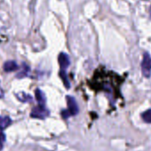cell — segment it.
<instances>
[{
	"instance_id": "cell-1",
	"label": "cell",
	"mask_w": 151,
	"mask_h": 151,
	"mask_svg": "<svg viewBox=\"0 0 151 151\" xmlns=\"http://www.w3.org/2000/svg\"><path fill=\"white\" fill-rule=\"evenodd\" d=\"M142 72L144 77L150 78L151 75V57L149 52L143 54V58L142 62Z\"/></svg>"
},
{
	"instance_id": "cell-2",
	"label": "cell",
	"mask_w": 151,
	"mask_h": 151,
	"mask_svg": "<svg viewBox=\"0 0 151 151\" xmlns=\"http://www.w3.org/2000/svg\"><path fill=\"white\" fill-rule=\"evenodd\" d=\"M31 117L39 119H44L50 115V111L46 109L45 105H38L35 106L31 111Z\"/></svg>"
},
{
	"instance_id": "cell-3",
	"label": "cell",
	"mask_w": 151,
	"mask_h": 151,
	"mask_svg": "<svg viewBox=\"0 0 151 151\" xmlns=\"http://www.w3.org/2000/svg\"><path fill=\"white\" fill-rule=\"evenodd\" d=\"M66 103H67V111H69L70 115L75 116L79 113V106L76 103V100L71 96H66Z\"/></svg>"
},
{
	"instance_id": "cell-4",
	"label": "cell",
	"mask_w": 151,
	"mask_h": 151,
	"mask_svg": "<svg viewBox=\"0 0 151 151\" xmlns=\"http://www.w3.org/2000/svg\"><path fill=\"white\" fill-rule=\"evenodd\" d=\"M58 64L61 67V69L65 70L70 65V58L67 54L62 52L58 55Z\"/></svg>"
},
{
	"instance_id": "cell-5",
	"label": "cell",
	"mask_w": 151,
	"mask_h": 151,
	"mask_svg": "<svg viewBox=\"0 0 151 151\" xmlns=\"http://www.w3.org/2000/svg\"><path fill=\"white\" fill-rule=\"evenodd\" d=\"M4 72H7V73H11V72H13V71H16L19 66L18 65L16 64L15 61H12V60H9V61H6L4 64Z\"/></svg>"
},
{
	"instance_id": "cell-6",
	"label": "cell",
	"mask_w": 151,
	"mask_h": 151,
	"mask_svg": "<svg viewBox=\"0 0 151 151\" xmlns=\"http://www.w3.org/2000/svg\"><path fill=\"white\" fill-rule=\"evenodd\" d=\"M35 99H36V101L38 102V104H39L40 105H45L46 97H45L44 93H43L42 90H40L39 88H37V89H35Z\"/></svg>"
},
{
	"instance_id": "cell-7",
	"label": "cell",
	"mask_w": 151,
	"mask_h": 151,
	"mask_svg": "<svg viewBox=\"0 0 151 151\" xmlns=\"http://www.w3.org/2000/svg\"><path fill=\"white\" fill-rule=\"evenodd\" d=\"M12 123V119L9 117H2L0 116V130L5 129Z\"/></svg>"
},
{
	"instance_id": "cell-8",
	"label": "cell",
	"mask_w": 151,
	"mask_h": 151,
	"mask_svg": "<svg viewBox=\"0 0 151 151\" xmlns=\"http://www.w3.org/2000/svg\"><path fill=\"white\" fill-rule=\"evenodd\" d=\"M59 76H60V78H61V80H62V81H63L65 87L66 88H70L71 85H70V81H69V80H68V78H67V74H66L65 71L63 70V69H61L60 72H59Z\"/></svg>"
},
{
	"instance_id": "cell-9",
	"label": "cell",
	"mask_w": 151,
	"mask_h": 151,
	"mask_svg": "<svg viewBox=\"0 0 151 151\" xmlns=\"http://www.w3.org/2000/svg\"><path fill=\"white\" fill-rule=\"evenodd\" d=\"M17 97L19 101L23 102V103H29L33 100V98L31 97V96L25 94L24 92H20L19 94H17Z\"/></svg>"
},
{
	"instance_id": "cell-10",
	"label": "cell",
	"mask_w": 151,
	"mask_h": 151,
	"mask_svg": "<svg viewBox=\"0 0 151 151\" xmlns=\"http://www.w3.org/2000/svg\"><path fill=\"white\" fill-rule=\"evenodd\" d=\"M29 71H30L29 67L26 64H23L22 65V70L16 75V77L17 78H24V77H26V76L28 75Z\"/></svg>"
},
{
	"instance_id": "cell-11",
	"label": "cell",
	"mask_w": 151,
	"mask_h": 151,
	"mask_svg": "<svg viewBox=\"0 0 151 151\" xmlns=\"http://www.w3.org/2000/svg\"><path fill=\"white\" fill-rule=\"evenodd\" d=\"M142 118L144 122L151 124V109H149L146 111H144L142 114Z\"/></svg>"
},
{
	"instance_id": "cell-12",
	"label": "cell",
	"mask_w": 151,
	"mask_h": 151,
	"mask_svg": "<svg viewBox=\"0 0 151 151\" xmlns=\"http://www.w3.org/2000/svg\"><path fill=\"white\" fill-rule=\"evenodd\" d=\"M4 142H5V135L4 133H0V151L3 150Z\"/></svg>"
},
{
	"instance_id": "cell-13",
	"label": "cell",
	"mask_w": 151,
	"mask_h": 151,
	"mask_svg": "<svg viewBox=\"0 0 151 151\" xmlns=\"http://www.w3.org/2000/svg\"><path fill=\"white\" fill-rule=\"evenodd\" d=\"M61 114H62V117H63L64 119H67V118L70 116V113H69V111H68L67 110L63 111L61 112Z\"/></svg>"
},
{
	"instance_id": "cell-14",
	"label": "cell",
	"mask_w": 151,
	"mask_h": 151,
	"mask_svg": "<svg viewBox=\"0 0 151 151\" xmlns=\"http://www.w3.org/2000/svg\"><path fill=\"white\" fill-rule=\"evenodd\" d=\"M150 18H151V6H150Z\"/></svg>"
}]
</instances>
